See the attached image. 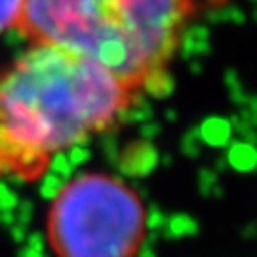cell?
<instances>
[{
	"label": "cell",
	"instance_id": "1",
	"mask_svg": "<svg viewBox=\"0 0 257 257\" xmlns=\"http://www.w3.org/2000/svg\"><path fill=\"white\" fill-rule=\"evenodd\" d=\"M136 99L101 65L31 44L0 71V175L37 179L54 156L112 128Z\"/></svg>",
	"mask_w": 257,
	"mask_h": 257
},
{
	"label": "cell",
	"instance_id": "2",
	"mask_svg": "<svg viewBox=\"0 0 257 257\" xmlns=\"http://www.w3.org/2000/svg\"><path fill=\"white\" fill-rule=\"evenodd\" d=\"M198 0H27L19 33L101 65L141 95L164 80Z\"/></svg>",
	"mask_w": 257,
	"mask_h": 257
},
{
	"label": "cell",
	"instance_id": "3",
	"mask_svg": "<svg viewBox=\"0 0 257 257\" xmlns=\"http://www.w3.org/2000/svg\"><path fill=\"white\" fill-rule=\"evenodd\" d=\"M46 236L55 257H138L147 236V208L124 179L86 172L54 196Z\"/></svg>",
	"mask_w": 257,
	"mask_h": 257
},
{
	"label": "cell",
	"instance_id": "4",
	"mask_svg": "<svg viewBox=\"0 0 257 257\" xmlns=\"http://www.w3.org/2000/svg\"><path fill=\"white\" fill-rule=\"evenodd\" d=\"M27 0H0V35L18 31L25 14Z\"/></svg>",
	"mask_w": 257,
	"mask_h": 257
}]
</instances>
